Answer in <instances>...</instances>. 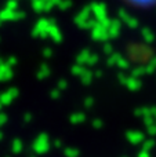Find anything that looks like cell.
<instances>
[{
	"label": "cell",
	"instance_id": "cell-1",
	"mask_svg": "<svg viewBox=\"0 0 156 157\" xmlns=\"http://www.w3.org/2000/svg\"><path fill=\"white\" fill-rule=\"evenodd\" d=\"M119 2L134 10H149L156 7V0H119Z\"/></svg>",
	"mask_w": 156,
	"mask_h": 157
}]
</instances>
